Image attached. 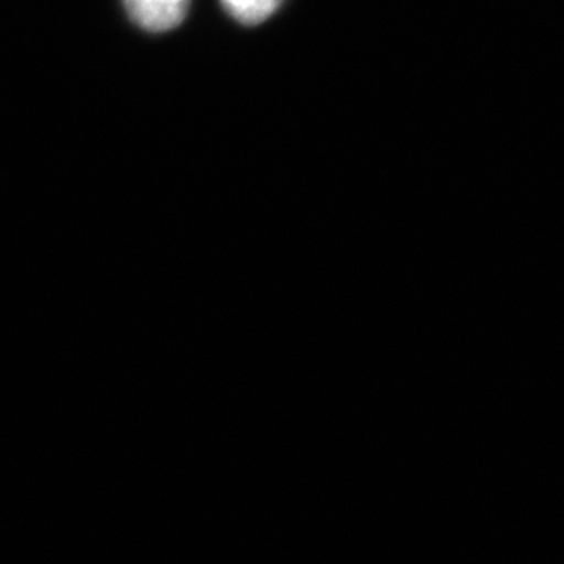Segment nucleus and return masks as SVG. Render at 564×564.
Masks as SVG:
<instances>
[{"label":"nucleus","mask_w":564,"mask_h":564,"mask_svg":"<svg viewBox=\"0 0 564 564\" xmlns=\"http://www.w3.org/2000/svg\"><path fill=\"white\" fill-rule=\"evenodd\" d=\"M127 13L147 32L162 33L184 21L189 0H123Z\"/></svg>","instance_id":"f257e3e1"},{"label":"nucleus","mask_w":564,"mask_h":564,"mask_svg":"<svg viewBox=\"0 0 564 564\" xmlns=\"http://www.w3.org/2000/svg\"><path fill=\"white\" fill-rule=\"evenodd\" d=\"M224 10L246 26H257L281 8L282 0H220Z\"/></svg>","instance_id":"f03ea898"}]
</instances>
